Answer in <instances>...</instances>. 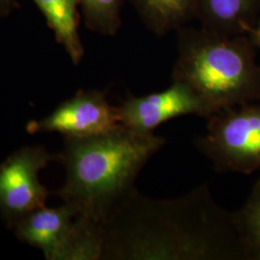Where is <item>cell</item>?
<instances>
[{"label":"cell","instance_id":"1","mask_svg":"<svg viewBox=\"0 0 260 260\" xmlns=\"http://www.w3.org/2000/svg\"><path fill=\"white\" fill-rule=\"evenodd\" d=\"M104 259H250L234 212L207 184L174 200L134 189L103 224Z\"/></svg>","mask_w":260,"mask_h":260},{"label":"cell","instance_id":"13","mask_svg":"<svg viewBox=\"0 0 260 260\" xmlns=\"http://www.w3.org/2000/svg\"><path fill=\"white\" fill-rule=\"evenodd\" d=\"M234 219L250 259H260V179L247 203L234 212Z\"/></svg>","mask_w":260,"mask_h":260},{"label":"cell","instance_id":"11","mask_svg":"<svg viewBox=\"0 0 260 260\" xmlns=\"http://www.w3.org/2000/svg\"><path fill=\"white\" fill-rule=\"evenodd\" d=\"M254 0H197V16L205 28L229 36L237 28H246V19Z\"/></svg>","mask_w":260,"mask_h":260},{"label":"cell","instance_id":"8","mask_svg":"<svg viewBox=\"0 0 260 260\" xmlns=\"http://www.w3.org/2000/svg\"><path fill=\"white\" fill-rule=\"evenodd\" d=\"M117 112L120 124L142 133H153L162 123L180 116L206 118L200 99L187 85L178 81H173L168 89L159 93L128 95L117 106Z\"/></svg>","mask_w":260,"mask_h":260},{"label":"cell","instance_id":"4","mask_svg":"<svg viewBox=\"0 0 260 260\" xmlns=\"http://www.w3.org/2000/svg\"><path fill=\"white\" fill-rule=\"evenodd\" d=\"M16 236L41 250L48 260L103 257L102 224L77 216L70 205L36 209L14 226Z\"/></svg>","mask_w":260,"mask_h":260},{"label":"cell","instance_id":"6","mask_svg":"<svg viewBox=\"0 0 260 260\" xmlns=\"http://www.w3.org/2000/svg\"><path fill=\"white\" fill-rule=\"evenodd\" d=\"M44 147H25L0 165V214L8 226L46 205L49 192L39 180L40 172L52 162Z\"/></svg>","mask_w":260,"mask_h":260},{"label":"cell","instance_id":"7","mask_svg":"<svg viewBox=\"0 0 260 260\" xmlns=\"http://www.w3.org/2000/svg\"><path fill=\"white\" fill-rule=\"evenodd\" d=\"M117 107L108 103L106 93L98 90L79 91L56 107L51 114L26 124L28 133L57 132L64 138L102 134L119 126Z\"/></svg>","mask_w":260,"mask_h":260},{"label":"cell","instance_id":"3","mask_svg":"<svg viewBox=\"0 0 260 260\" xmlns=\"http://www.w3.org/2000/svg\"><path fill=\"white\" fill-rule=\"evenodd\" d=\"M173 81L187 85L214 113L260 102V69L247 43L206 28H180Z\"/></svg>","mask_w":260,"mask_h":260},{"label":"cell","instance_id":"14","mask_svg":"<svg viewBox=\"0 0 260 260\" xmlns=\"http://www.w3.org/2000/svg\"><path fill=\"white\" fill-rule=\"evenodd\" d=\"M18 6V0H0V19L9 16Z\"/></svg>","mask_w":260,"mask_h":260},{"label":"cell","instance_id":"10","mask_svg":"<svg viewBox=\"0 0 260 260\" xmlns=\"http://www.w3.org/2000/svg\"><path fill=\"white\" fill-rule=\"evenodd\" d=\"M138 14L159 36L178 30L197 16V0H131Z\"/></svg>","mask_w":260,"mask_h":260},{"label":"cell","instance_id":"2","mask_svg":"<svg viewBox=\"0 0 260 260\" xmlns=\"http://www.w3.org/2000/svg\"><path fill=\"white\" fill-rule=\"evenodd\" d=\"M165 144L154 133L121 124L93 136L65 138L57 160L65 166L66 181L57 196L77 216L103 224L135 189L141 171Z\"/></svg>","mask_w":260,"mask_h":260},{"label":"cell","instance_id":"5","mask_svg":"<svg viewBox=\"0 0 260 260\" xmlns=\"http://www.w3.org/2000/svg\"><path fill=\"white\" fill-rule=\"evenodd\" d=\"M196 147L222 173L251 175L260 170V102L216 112Z\"/></svg>","mask_w":260,"mask_h":260},{"label":"cell","instance_id":"15","mask_svg":"<svg viewBox=\"0 0 260 260\" xmlns=\"http://www.w3.org/2000/svg\"><path fill=\"white\" fill-rule=\"evenodd\" d=\"M252 33H253V37H254V40L258 43L260 45V25L258 26L257 29H255V30H253L252 31Z\"/></svg>","mask_w":260,"mask_h":260},{"label":"cell","instance_id":"12","mask_svg":"<svg viewBox=\"0 0 260 260\" xmlns=\"http://www.w3.org/2000/svg\"><path fill=\"white\" fill-rule=\"evenodd\" d=\"M125 0H79L86 26L105 36H114L121 25Z\"/></svg>","mask_w":260,"mask_h":260},{"label":"cell","instance_id":"9","mask_svg":"<svg viewBox=\"0 0 260 260\" xmlns=\"http://www.w3.org/2000/svg\"><path fill=\"white\" fill-rule=\"evenodd\" d=\"M54 33L58 44L65 48L75 65L84 54L83 44L79 35V0H32Z\"/></svg>","mask_w":260,"mask_h":260}]
</instances>
